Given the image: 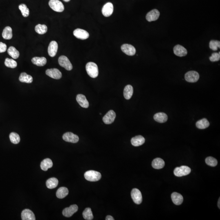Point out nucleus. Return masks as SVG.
Here are the masks:
<instances>
[{"instance_id": "2", "label": "nucleus", "mask_w": 220, "mask_h": 220, "mask_svg": "<svg viewBox=\"0 0 220 220\" xmlns=\"http://www.w3.org/2000/svg\"><path fill=\"white\" fill-rule=\"evenodd\" d=\"M86 179L90 182H95L100 179L102 175L100 173L94 171H89L86 172L84 174Z\"/></svg>"}, {"instance_id": "13", "label": "nucleus", "mask_w": 220, "mask_h": 220, "mask_svg": "<svg viewBox=\"0 0 220 220\" xmlns=\"http://www.w3.org/2000/svg\"><path fill=\"white\" fill-rule=\"evenodd\" d=\"M78 207L76 205H71L69 207L65 208L63 211V215L66 217L72 216L78 210Z\"/></svg>"}, {"instance_id": "42", "label": "nucleus", "mask_w": 220, "mask_h": 220, "mask_svg": "<svg viewBox=\"0 0 220 220\" xmlns=\"http://www.w3.org/2000/svg\"><path fill=\"white\" fill-rule=\"evenodd\" d=\"M106 220H114V219L113 218V217H112V216H111L109 215L107 216H106Z\"/></svg>"}, {"instance_id": "41", "label": "nucleus", "mask_w": 220, "mask_h": 220, "mask_svg": "<svg viewBox=\"0 0 220 220\" xmlns=\"http://www.w3.org/2000/svg\"><path fill=\"white\" fill-rule=\"evenodd\" d=\"M7 47L6 44L2 42H0V53L6 52Z\"/></svg>"}, {"instance_id": "23", "label": "nucleus", "mask_w": 220, "mask_h": 220, "mask_svg": "<svg viewBox=\"0 0 220 220\" xmlns=\"http://www.w3.org/2000/svg\"><path fill=\"white\" fill-rule=\"evenodd\" d=\"M32 63L35 65L39 66H44L46 64L47 59L44 57H35L33 58L32 60Z\"/></svg>"}, {"instance_id": "38", "label": "nucleus", "mask_w": 220, "mask_h": 220, "mask_svg": "<svg viewBox=\"0 0 220 220\" xmlns=\"http://www.w3.org/2000/svg\"><path fill=\"white\" fill-rule=\"evenodd\" d=\"M205 161L206 164L210 166L215 167L217 165V160L212 157H207Z\"/></svg>"}, {"instance_id": "3", "label": "nucleus", "mask_w": 220, "mask_h": 220, "mask_svg": "<svg viewBox=\"0 0 220 220\" xmlns=\"http://www.w3.org/2000/svg\"><path fill=\"white\" fill-rule=\"evenodd\" d=\"M191 170L188 166L182 165L179 167H176L174 170V175L178 177H181L188 175L191 173Z\"/></svg>"}, {"instance_id": "27", "label": "nucleus", "mask_w": 220, "mask_h": 220, "mask_svg": "<svg viewBox=\"0 0 220 220\" xmlns=\"http://www.w3.org/2000/svg\"><path fill=\"white\" fill-rule=\"evenodd\" d=\"M69 194V190L66 187L60 188L56 192V196L59 199H62L66 197Z\"/></svg>"}, {"instance_id": "30", "label": "nucleus", "mask_w": 220, "mask_h": 220, "mask_svg": "<svg viewBox=\"0 0 220 220\" xmlns=\"http://www.w3.org/2000/svg\"><path fill=\"white\" fill-rule=\"evenodd\" d=\"M196 127L200 129H204L207 128L210 126V123L206 119L204 118L196 122Z\"/></svg>"}, {"instance_id": "18", "label": "nucleus", "mask_w": 220, "mask_h": 220, "mask_svg": "<svg viewBox=\"0 0 220 220\" xmlns=\"http://www.w3.org/2000/svg\"><path fill=\"white\" fill-rule=\"evenodd\" d=\"M174 53L178 56H185L187 54V51L183 47L177 44L174 48Z\"/></svg>"}, {"instance_id": "12", "label": "nucleus", "mask_w": 220, "mask_h": 220, "mask_svg": "<svg viewBox=\"0 0 220 220\" xmlns=\"http://www.w3.org/2000/svg\"><path fill=\"white\" fill-rule=\"evenodd\" d=\"M73 35L77 38L83 40L86 39L89 36L88 32L81 29H77L73 31Z\"/></svg>"}, {"instance_id": "40", "label": "nucleus", "mask_w": 220, "mask_h": 220, "mask_svg": "<svg viewBox=\"0 0 220 220\" xmlns=\"http://www.w3.org/2000/svg\"><path fill=\"white\" fill-rule=\"evenodd\" d=\"M220 59V53H214L212 54V56L210 57V61L212 62H216L219 61Z\"/></svg>"}, {"instance_id": "34", "label": "nucleus", "mask_w": 220, "mask_h": 220, "mask_svg": "<svg viewBox=\"0 0 220 220\" xmlns=\"http://www.w3.org/2000/svg\"><path fill=\"white\" fill-rule=\"evenodd\" d=\"M83 216L84 219L92 220L93 219V216L90 208H86L83 213Z\"/></svg>"}, {"instance_id": "7", "label": "nucleus", "mask_w": 220, "mask_h": 220, "mask_svg": "<svg viewBox=\"0 0 220 220\" xmlns=\"http://www.w3.org/2000/svg\"><path fill=\"white\" fill-rule=\"evenodd\" d=\"M131 196L134 203L138 205H139L142 203V193L140 190L137 188L133 189L131 193Z\"/></svg>"}, {"instance_id": "11", "label": "nucleus", "mask_w": 220, "mask_h": 220, "mask_svg": "<svg viewBox=\"0 0 220 220\" xmlns=\"http://www.w3.org/2000/svg\"><path fill=\"white\" fill-rule=\"evenodd\" d=\"M46 74L50 77L57 80L60 79L62 76L61 72L58 69L55 68L47 70Z\"/></svg>"}, {"instance_id": "16", "label": "nucleus", "mask_w": 220, "mask_h": 220, "mask_svg": "<svg viewBox=\"0 0 220 220\" xmlns=\"http://www.w3.org/2000/svg\"><path fill=\"white\" fill-rule=\"evenodd\" d=\"M160 13L158 10L154 9L149 12L146 16V19L149 22L156 21L159 18Z\"/></svg>"}, {"instance_id": "4", "label": "nucleus", "mask_w": 220, "mask_h": 220, "mask_svg": "<svg viewBox=\"0 0 220 220\" xmlns=\"http://www.w3.org/2000/svg\"><path fill=\"white\" fill-rule=\"evenodd\" d=\"M49 4L51 8L55 12H62L64 10L63 3L59 0H50Z\"/></svg>"}, {"instance_id": "36", "label": "nucleus", "mask_w": 220, "mask_h": 220, "mask_svg": "<svg viewBox=\"0 0 220 220\" xmlns=\"http://www.w3.org/2000/svg\"><path fill=\"white\" fill-rule=\"evenodd\" d=\"M10 139L12 143L18 144L20 142V137L19 134L16 133H11L10 134Z\"/></svg>"}, {"instance_id": "35", "label": "nucleus", "mask_w": 220, "mask_h": 220, "mask_svg": "<svg viewBox=\"0 0 220 220\" xmlns=\"http://www.w3.org/2000/svg\"><path fill=\"white\" fill-rule=\"evenodd\" d=\"M19 9L21 12L22 15L24 17H27L29 16L30 10L26 5L21 4L19 5Z\"/></svg>"}, {"instance_id": "44", "label": "nucleus", "mask_w": 220, "mask_h": 220, "mask_svg": "<svg viewBox=\"0 0 220 220\" xmlns=\"http://www.w3.org/2000/svg\"><path fill=\"white\" fill-rule=\"evenodd\" d=\"M63 1H64L68 2L70 0H63Z\"/></svg>"}, {"instance_id": "25", "label": "nucleus", "mask_w": 220, "mask_h": 220, "mask_svg": "<svg viewBox=\"0 0 220 220\" xmlns=\"http://www.w3.org/2000/svg\"><path fill=\"white\" fill-rule=\"evenodd\" d=\"M53 165V162L52 160L47 158L42 161L41 164V168L43 171H47L48 169L51 168Z\"/></svg>"}, {"instance_id": "1", "label": "nucleus", "mask_w": 220, "mask_h": 220, "mask_svg": "<svg viewBox=\"0 0 220 220\" xmlns=\"http://www.w3.org/2000/svg\"><path fill=\"white\" fill-rule=\"evenodd\" d=\"M86 72L92 78H96L98 75V68L97 65L93 62H89L86 66Z\"/></svg>"}, {"instance_id": "29", "label": "nucleus", "mask_w": 220, "mask_h": 220, "mask_svg": "<svg viewBox=\"0 0 220 220\" xmlns=\"http://www.w3.org/2000/svg\"><path fill=\"white\" fill-rule=\"evenodd\" d=\"M58 181L55 178H51L49 179L46 182V186L49 189H54L58 185Z\"/></svg>"}, {"instance_id": "28", "label": "nucleus", "mask_w": 220, "mask_h": 220, "mask_svg": "<svg viewBox=\"0 0 220 220\" xmlns=\"http://www.w3.org/2000/svg\"><path fill=\"white\" fill-rule=\"evenodd\" d=\"M19 80L22 83H31L33 82V79L32 76L28 75L26 73H22L20 75Z\"/></svg>"}, {"instance_id": "24", "label": "nucleus", "mask_w": 220, "mask_h": 220, "mask_svg": "<svg viewBox=\"0 0 220 220\" xmlns=\"http://www.w3.org/2000/svg\"><path fill=\"white\" fill-rule=\"evenodd\" d=\"M154 119L156 122L159 123H163L167 121L168 117L165 113H158L154 115Z\"/></svg>"}, {"instance_id": "31", "label": "nucleus", "mask_w": 220, "mask_h": 220, "mask_svg": "<svg viewBox=\"0 0 220 220\" xmlns=\"http://www.w3.org/2000/svg\"><path fill=\"white\" fill-rule=\"evenodd\" d=\"M3 38L6 40H10L12 37V28L7 26L5 27L2 33Z\"/></svg>"}, {"instance_id": "43", "label": "nucleus", "mask_w": 220, "mask_h": 220, "mask_svg": "<svg viewBox=\"0 0 220 220\" xmlns=\"http://www.w3.org/2000/svg\"><path fill=\"white\" fill-rule=\"evenodd\" d=\"M220 199H219V201H218V207H219V208H220Z\"/></svg>"}, {"instance_id": "26", "label": "nucleus", "mask_w": 220, "mask_h": 220, "mask_svg": "<svg viewBox=\"0 0 220 220\" xmlns=\"http://www.w3.org/2000/svg\"><path fill=\"white\" fill-rule=\"evenodd\" d=\"M133 89L131 85H127L124 88V95L126 99L129 100L133 95Z\"/></svg>"}, {"instance_id": "8", "label": "nucleus", "mask_w": 220, "mask_h": 220, "mask_svg": "<svg viewBox=\"0 0 220 220\" xmlns=\"http://www.w3.org/2000/svg\"><path fill=\"white\" fill-rule=\"evenodd\" d=\"M63 138L66 142L72 143H76L78 142L79 138L78 135L71 132H67L63 134Z\"/></svg>"}, {"instance_id": "19", "label": "nucleus", "mask_w": 220, "mask_h": 220, "mask_svg": "<svg viewBox=\"0 0 220 220\" xmlns=\"http://www.w3.org/2000/svg\"><path fill=\"white\" fill-rule=\"evenodd\" d=\"M21 218L23 220H35L34 213L29 209L23 210L21 213Z\"/></svg>"}, {"instance_id": "33", "label": "nucleus", "mask_w": 220, "mask_h": 220, "mask_svg": "<svg viewBox=\"0 0 220 220\" xmlns=\"http://www.w3.org/2000/svg\"><path fill=\"white\" fill-rule=\"evenodd\" d=\"M35 32L39 34H44L47 32V27L45 24H38L35 27Z\"/></svg>"}, {"instance_id": "14", "label": "nucleus", "mask_w": 220, "mask_h": 220, "mask_svg": "<svg viewBox=\"0 0 220 220\" xmlns=\"http://www.w3.org/2000/svg\"><path fill=\"white\" fill-rule=\"evenodd\" d=\"M113 5L112 3L109 2L103 6L102 9V13L105 17L111 16L113 12Z\"/></svg>"}, {"instance_id": "32", "label": "nucleus", "mask_w": 220, "mask_h": 220, "mask_svg": "<svg viewBox=\"0 0 220 220\" xmlns=\"http://www.w3.org/2000/svg\"><path fill=\"white\" fill-rule=\"evenodd\" d=\"M7 53L10 56L15 59L18 58L20 55L19 52L14 47H10L8 49Z\"/></svg>"}, {"instance_id": "39", "label": "nucleus", "mask_w": 220, "mask_h": 220, "mask_svg": "<svg viewBox=\"0 0 220 220\" xmlns=\"http://www.w3.org/2000/svg\"><path fill=\"white\" fill-rule=\"evenodd\" d=\"M220 42L217 41H211L210 43V47L213 51L217 50L218 48H220Z\"/></svg>"}, {"instance_id": "15", "label": "nucleus", "mask_w": 220, "mask_h": 220, "mask_svg": "<svg viewBox=\"0 0 220 220\" xmlns=\"http://www.w3.org/2000/svg\"><path fill=\"white\" fill-rule=\"evenodd\" d=\"M58 49V44L55 41H52L50 43L48 49L49 55L51 57H54L57 53Z\"/></svg>"}, {"instance_id": "17", "label": "nucleus", "mask_w": 220, "mask_h": 220, "mask_svg": "<svg viewBox=\"0 0 220 220\" xmlns=\"http://www.w3.org/2000/svg\"><path fill=\"white\" fill-rule=\"evenodd\" d=\"M76 100L81 107L84 108H88L89 107V102L85 95L83 94H78L77 95Z\"/></svg>"}, {"instance_id": "6", "label": "nucleus", "mask_w": 220, "mask_h": 220, "mask_svg": "<svg viewBox=\"0 0 220 220\" xmlns=\"http://www.w3.org/2000/svg\"><path fill=\"white\" fill-rule=\"evenodd\" d=\"M185 80L189 83H195L199 78V73L195 71H190L185 73Z\"/></svg>"}, {"instance_id": "37", "label": "nucleus", "mask_w": 220, "mask_h": 220, "mask_svg": "<svg viewBox=\"0 0 220 220\" xmlns=\"http://www.w3.org/2000/svg\"><path fill=\"white\" fill-rule=\"evenodd\" d=\"M5 64L7 67L11 68H15L17 66V63L16 61L12 59L6 58L5 61Z\"/></svg>"}, {"instance_id": "5", "label": "nucleus", "mask_w": 220, "mask_h": 220, "mask_svg": "<svg viewBox=\"0 0 220 220\" xmlns=\"http://www.w3.org/2000/svg\"><path fill=\"white\" fill-rule=\"evenodd\" d=\"M58 63L62 67L66 69V70L71 71L73 69L72 63L66 56L62 55L58 59Z\"/></svg>"}, {"instance_id": "22", "label": "nucleus", "mask_w": 220, "mask_h": 220, "mask_svg": "<svg viewBox=\"0 0 220 220\" xmlns=\"http://www.w3.org/2000/svg\"><path fill=\"white\" fill-rule=\"evenodd\" d=\"M152 167L156 169H160L163 168L165 165V162L160 158H157L154 159L152 162Z\"/></svg>"}, {"instance_id": "21", "label": "nucleus", "mask_w": 220, "mask_h": 220, "mask_svg": "<svg viewBox=\"0 0 220 220\" xmlns=\"http://www.w3.org/2000/svg\"><path fill=\"white\" fill-rule=\"evenodd\" d=\"M171 198L173 203L175 205H180L183 203V196L179 193L176 192L172 193Z\"/></svg>"}, {"instance_id": "10", "label": "nucleus", "mask_w": 220, "mask_h": 220, "mask_svg": "<svg viewBox=\"0 0 220 220\" xmlns=\"http://www.w3.org/2000/svg\"><path fill=\"white\" fill-rule=\"evenodd\" d=\"M122 52L126 55L133 56L136 53V49L131 44H123L121 47Z\"/></svg>"}, {"instance_id": "20", "label": "nucleus", "mask_w": 220, "mask_h": 220, "mask_svg": "<svg viewBox=\"0 0 220 220\" xmlns=\"http://www.w3.org/2000/svg\"><path fill=\"white\" fill-rule=\"evenodd\" d=\"M145 138L141 135H138L132 138L131 140V143L134 146H139L143 145L145 143Z\"/></svg>"}, {"instance_id": "9", "label": "nucleus", "mask_w": 220, "mask_h": 220, "mask_svg": "<svg viewBox=\"0 0 220 220\" xmlns=\"http://www.w3.org/2000/svg\"><path fill=\"white\" fill-rule=\"evenodd\" d=\"M116 114L113 110L109 111L103 117V122L106 124H112L115 120Z\"/></svg>"}]
</instances>
